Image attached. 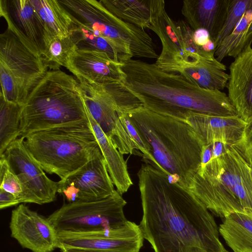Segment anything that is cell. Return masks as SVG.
Wrapping results in <instances>:
<instances>
[{
  "label": "cell",
  "mask_w": 252,
  "mask_h": 252,
  "mask_svg": "<svg viewBox=\"0 0 252 252\" xmlns=\"http://www.w3.org/2000/svg\"><path fill=\"white\" fill-rule=\"evenodd\" d=\"M71 16L95 34L130 49L133 57L158 58L156 45L143 29L125 22L96 0H59Z\"/></svg>",
  "instance_id": "obj_7"
},
{
  "label": "cell",
  "mask_w": 252,
  "mask_h": 252,
  "mask_svg": "<svg viewBox=\"0 0 252 252\" xmlns=\"http://www.w3.org/2000/svg\"><path fill=\"white\" fill-rule=\"evenodd\" d=\"M124 83L144 107L186 122L191 113L237 116L228 95L196 86L182 75L162 70L155 63L130 59L122 63Z\"/></svg>",
  "instance_id": "obj_2"
},
{
  "label": "cell",
  "mask_w": 252,
  "mask_h": 252,
  "mask_svg": "<svg viewBox=\"0 0 252 252\" xmlns=\"http://www.w3.org/2000/svg\"><path fill=\"white\" fill-rule=\"evenodd\" d=\"M48 69L8 28L0 35V96L23 106Z\"/></svg>",
  "instance_id": "obj_8"
},
{
  "label": "cell",
  "mask_w": 252,
  "mask_h": 252,
  "mask_svg": "<svg viewBox=\"0 0 252 252\" xmlns=\"http://www.w3.org/2000/svg\"><path fill=\"white\" fill-rule=\"evenodd\" d=\"M229 0H185L181 13L191 29L203 28L215 41L226 15Z\"/></svg>",
  "instance_id": "obj_21"
},
{
  "label": "cell",
  "mask_w": 252,
  "mask_h": 252,
  "mask_svg": "<svg viewBox=\"0 0 252 252\" xmlns=\"http://www.w3.org/2000/svg\"><path fill=\"white\" fill-rule=\"evenodd\" d=\"M122 64L104 53L76 48L69 55L64 67L79 82L105 85L125 82L126 75Z\"/></svg>",
  "instance_id": "obj_16"
},
{
  "label": "cell",
  "mask_w": 252,
  "mask_h": 252,
  "mask_svg": "<svg viewBox=\"0 0 252 252\" xmlns=\"http://www.w3.org/2000/svg\"><path fill=\"white\" fill-rule=\"evenodd\" d=\"M252 44V5L246 11L232 32L217 46L215 56L219 62L226 57L236 58Z\"/></svg>",
  "instance_id": "obj_26"
},
{
  "label": "cell",
  "mask_w": 252,
  "mask_h": 252,
  "mask_svg": "<svg viewBox=\"0 0 252 252\" xmlns=\"http://www.w3.org/2000/svg\"><path fill=\"white\" fill-rule=\"evenodd\" d=\"M100 2L121 20L140 28H148L150 23V0H100Z\"/></svg>",
  "instance_id": "obj_27"
},
{
  "label": "cell",
  "mask_w": 252,
  "mask_h": 252,
  "mask_svg": "<svg viewBox=\"0 0 252 252\" xmlns=\"http://www.w3.org/2000/svg\"><path fill=\"white\" fill-rule=\"evenodd\" d=\"M72 18L73 26L70 35L77 49L103 52L113 61L120 63L133 57L130 48L116 44L95 34L87 27Z\"/></svg>",
  "instance_id": "obj_23"
},
{
  "label": "cell",
  "mask_w": 252,
  "mask_h": 252,
  "mask_svg": "<svg viewBox=\"0 0 252 252\" xmlns=\"http://www.w3.org/2000/svg\"><path fill=\"white\" fill-rule=\"evenodd\" d=\"M216 216L252 215L251 168L236 150L227 151L199 167L188 188Z\"/></svg>",
  "instance_id": "obj_5"
},
{
  "label": "cell",
  "mask_w": 252,
  "mask_h": 252,
  "mask_svg": "<svg viewBox=\"0 0 252 252\" xmlns=\"http://www.w3.org/2000/svg\"><path fill=\"white\" fill-rule=\"evenodd\" d=\"M115 190L102 154L58 182L57 192L63 194L68 202L100 200Z\"/></svg>",
  "instance_id": "obj_14"
},
{
  "label": "cell",
  "mask_w": 252,
  "mask_h": 252,
  "mask_svg": "<svg viewBox=\"0 0 252 252\" xmlns=\"http://www.w3.org/2000/svg\"><path fill=\"white\" fill-rule=\"evenodd\" d=\"M193 37L195 44L198 47L202 46L212 39L209 32L203 28L198 29L193 31Z\"/></svg>",
  "instance_id": "obj_35"
},
{
  "label": "cell",
  "mask_w": 252,
  "mask_h": 252,
  "mask_svg": "<svg viewBox=\"0 0 252 252\" xmlns=\"http://www.w3.org/2000/svg\"><path fill=\"white\" fill-rule=\"evenodd\" d=\"M232 146L252 169V122L247 125L242 138Z\"/></svg>",
  "instance_id": "obj_33"
},
{
  "label": "cell",
  "mask_w": 252,
  "mask_h": 252,
  "mask_svg": "<svg viewBox=\"0 0 252 252\" xmlns=\"http://www.w3.org/2000/svg\"><path fill=\"white\" fill-rule=\"evenodd\" d=\"M252 5V0H229L223 25L215 41L217 47L232 32L243 15Z\"/></svg>",
  "instance_id": "obj_30"
},
{
  "label": "cell",
  "mask_w": 252,
  "mask_h": 252,
  "mask_svg": "<svg viewBox=\"0 0 252 252\" xmlns=\"http://www.w3.org/2000/svg\"><path fill=\"white\" fill-rule=\"evenodd\" d=\"M78 81L61 70H48L32 90L21 113L20 138L48 129L90 123Z\"/></svg>",
  "instance_id": "obj_4"
},
{
  "label": "cell",
  "mask_w": 252,
  "mask_h": 252,
  "mask_svg": "<svg viewBox=\"0 0 252 252\" xmlns=\"http://www.w3.org/2000/svg\"><path fill=\"white\" fill-rule=\"evenodd\" d=\"M143 211L139 225L155 252H229L212 214L188 189L149 163L137 173Z\"/></svg>",
  "instance_id": "obj_1"
},
{
  "label": "cell",
  "mask_w": 252,
  "mask_h": 252,
  "mask_svg": "<svg viewBox=\"0 0 252 252\" xmlns=\"http://www.w3.org/2000/svg\"><path fill=\"white\" fill-rule=\"evenodd\" d=\"M44 22L52 40L69 36L73 19L66 9L57 0H30Z\"/></svg>",
  "instance_id": "obj_25"
},
{
  "label": "cell",
  "mask_w": 252,
  "mask_h": 252,
  "mask_svg": "<svg viewBox=\"0 0 252 252\" xmlns=\"http://www.w3.org/2000/svg\"><path fill=\"white\" fill-rule=\"evenodd\" d=\"M127 114L153 159L152 165L188 189L201 165L204 145L192 127L144 106Z\"/></svg>",
  "instance_id": "obj_3"
},
{
  "label": "cell",
  "mask_w": 252,
  "mask_h": 252,
  "mask_svg": "<svg viewBox=\"0 0 252 252\" xmlns=\"http://www.w3.org/2000/svg\"><path fill=\"white\" fill-rule=\"evenodd\" d=\"M0 189L13 194L19 199L22 193V186L3 157H0Z\"/></svg>",
  "instance_id": "obj_31"
},
{
  "label": "cell",
  "mask_w": 252,
  "mask_h": 252,
  "mask_svg": "<svg viewBox=\"0 0 252 252\" xmlns=\"http://www.w3.org/2000/svg\"><path fill=\"white\" fill-rule=\"evenodd\" d=\"M62 252H106L100 251L84 250L78 249H68L62 251Z\"/></svg>",
  "instance_id": "obj_36"
},
{
  "label": "cell",
  "mask_w": 252,
  "mask_h": 252,
  "mask_svg": "<svg viewBox=\"0 0 252 252\" xmlns=\"http://www.w3.org/2000/svg\"><path fill=\"white\" fill-rule=\"evenodd\" d=\"M151 17L149 29L160 39L162 50L157 58V65L188 60L176 21L168 15L163 0H150Z\"/></svg>",
  "instance_id": "obj_18"
},
{
  "label": "cell",
  "mask_w": 252,
  "mask_h": 252,
  "mask_svg": "<svg viewBox=\"0 0 252 252\" xmlns=\"http://www.w3.org/2000/svg\"><path fill=\"white\" fill-rule=\"evenodd\" d=\"M252 44L229 66L228 97L237 115L247 125L252 122Z\"/></svg>",
  "instance_id": "obj_17"
},
{
  "label": "cell",
  "mask_w": 252,
  "mask_h": 252,
  "mask_svg": "<svg viewBox=\"0 0 252 252\" xmlns=\"http://www.w3.org/2000/svg\"><path fill=\"white\" fill-rule=\"evenodd\" d=\"M176 24L179 29L188 60L202 58L200 47L197 46L194 41L193 31L190 26L186 21L182 20H178Z\"/></svg>",
  "instance_id": "obj_32"
},
{
  "label": "cell",
  "mask_w": 252,
  "mask_h": 252,
  "mask_svg": "<svg viewBox=\"0 0 252 252\" xmlns=\"http://www.w3.org/2000/svg\"><path fill=\"white\" fill-rule=\"evenodd\" d=\"M88 117L102 156L106 163L108 172L117 190L122 195L127 191L133 182L129 176L126 161L123 155L96 123L89 110Z\"/></svg>",
  "instance_id": "obj_22"
},
{
  "label": "cell",
  "mask_w": 252,
  "mask_h": 252,
  "mask_svg": "<svg viewBox=\"0 0 252 252\" xmlns=\"http://www.w3.org/2000/svg\"><path fill=\"white\" fill-rule=\"evenodd\" d=\"M79 83L90 114L107 138L123 155H136L128 133L119 118V109L105 86Z\"/></svg>",
  "instance_id": "obj_12"
},
{
  "label": "cell",
  "mask_w": 252,
  "mask_h": 252,
  "mask_svg": "<svg viewBox=\"0 0 252 252\" xmlns=\"http://www.w3.org/2000/svg\"><path fill=\"white\" fill-rule=\"evenodd\" d=\"M76 48L70 34L63 38L53 39L42 58L45 66L49 70H59L61 66H65L69 55Z\"/></svg>",
  "instance_id": "obj_29"
},
{
  "label": "cell",
  "mask_w": 252,
  "mask_h": 252,
  "mask_svg": "<svg viewBox=\"0 0 252 252\" xmlns=\"http://www.w3.org/2000/svg\"><path fill=\"white\" fill-rule=\"evenodd\" d=\"M251 174L252 178V168H251Z\"/></svg>",
  "instance_id": "obj_37"
},
{
  "label": "cell",
  "mask_w": 252,
  "mask_h": 252,
  "mask_svg": "<svg viewBox=\"0 0 252 252\" xmlns=\"http://www.w3.org/2000/svg\"><path fill=\"white\" fill-rule=\"evenodd\" d=\"M126 204L115 190L100 200L64 203L48 219L57 232L86 233L114 229L127 221L124 212Z\"/></svg>",
  "instance_id": "obj_9"
},
{
  "label": "cell",
  "mask_w": 252,
  "mask_h": 252,
  "mask_svg": "<svg viewBox=\"0 0 252 252\" xmlns=\"http://www.w3.org/2000/svg\"><path fill=\"white\" fill-rule=\"evenodd\" d=\"M219 229L234 252H252V215L231 214L224 219Z\"/></svg>",
  "instance_id": "obj_24"
},
{
  "label": "cell",
  "mask_w": 252,
  "mask_h": 252,
  "mask_svg": "<svg viewBox=\"0 0 252 252\" xmlns=\"http://www.w3.org/2000/svg\"><path fill=\"white\" fill-rule=\"evenodd\" d=\"M158 66L163 70L179 73L193 84L207 90H222L229 79L225 72L226 66L216 59L181 60Z\"/></svg>",
  "instance_id": "obj_19"
},
{
  "label": "cell",
  "mask_w": 252,
  "mask_h": 252,
  "mask_svg": "<svg viewBox=\"0 0 252 252\" xmlns=\"http://www.w3.org/2000/svg\"><path fill=\"white\" fill-rule=\"evenodd\" d=\"M22 107L0 96V156L19 138Z\"/></svg>",
  "instance_id": "obj_28"
},
{
  "label": "cell",
  "mask_w": 252,
  "mask_h": 252,
  "mask_svg": "<svg viewBox=\"0 0 252 252\" xmlns=\"http://www.w3.org/2000/svg\"><path fill=\"white\" fill-rule=\"evenodd\" d=\"M204 145L220 142L232 146L242 137L247 125L238 116L221 117L191 113L186 119Z\"/></svg>",
  "instance_id": "obj_20"
},
{
  "label": "cell",
  "mask_w": 252,
  "mask_h": 252,
  "mask_svg": "<svg viewBox=\"0 0 252 252\" xmlns=\"http://www.w3.org/2000/svg\"><path fill=\"white\" fill-rule=\"evenodd\" d=\"M61 251L78 249L106 252H139L144 237L139 225L127 220L114 229L86 233L57 232Z\"/></svg>",
  "instance_id": "obj_11"
},
{
  "label": "cell",
  "mask_w": 252,
  "mask_h": 252,
  "mask_svg": "<svg viewBox=\"0 0 252 252\" xmlns=\"http://www.w3.org/2000/svg\"><path fill=\"white\" fill-rule=\"evenodd\" d=\"M0 15L31 51L41 58L52 39L30 0H0Z\"/></svg>",
  "instance_id": "obj_13"
},
{
  "label": "cell",
  "mask_w": 252,
  "mask_h": 252,
  "mask_svg": "<svg viewBox=\"0 0 252 252\" xmlns=\"http://www.w3.org/2000/svg\"><path fill=\"white\" fill-rule=\"evenodd\" d=\"M11 236L32 252H52L59 248L58 232L47 218L20 204L11 213Z\"/></svg>",
  "instance_id": "obj_15"
},
{
  "label": "cell",
  "mask_w": 252,
  "mask_h": 252,
  "mask_svg": "<svg viewBox=\"0 0 252 252\" xmlns=\"http://www.w3.org/2000/svg\"><path fill=\"white\" fill-rule=\"evenodd\" d=\"M11 171L19 179L22 188L19 198L21 203L42 205L56 198L58 182L49 179L39 163L29 153L24 138L12 142L3 154Z\"/></svg>",
  "instance_id": "obj_10"
},
{
  "label": "cell",
  "mask_w": 252,
  "mask_h": 252,
  "mask_svg": "<svg viewBox=\"0 0 252 252\" xmlns=\"http://www.w3.org/2000/svg\"><path fill=\"white\" fill-rule=\"evenodd\" d=\"M24 144L44 171L61 180L102 154L90 123L34 132Z\"/></svg>",
  "instance_id": "obj_6"
},
{
  "label": "cell",
  "mask_w": 252,
  "mask_h": 252,
  "mask_svg": "<svg viewBox=\"0 0 252 252\" xmlns=\"http://www.w3.org/2000/svg\"><path fill=\"white\" fill-rule=\"evenodd\" d=\"M20 204L17 196L13 194L0 189V209H3Z\"/></svg>",
  "instance_id": "obj_34"
}]
</instances>
